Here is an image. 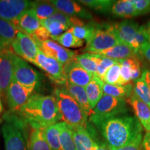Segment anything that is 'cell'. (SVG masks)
I'll return each instance as SVG.
<instances>
[{"label":"cell","instance_id":"obj_1","mask_svg":"<svg viewBox=\"0 0 150 150\" xmlns=\"http://www.w3.org/2000/svg\"><path fill=\"white\" fill-rule=\"evenodd\" d=\"M93 122L99 129L109 148H119L131 143L142 136V127L136 116L120 114L95 120Z\"/></svg>","mask_w":150,"mask_h":150},{"label":"cell","instance_id":"obj_2","mask_svg":"<svg viewBox=\"0 0 150 150\" xmlns=\"http://www.w3.org/2000/svg\"><path fill=\"white\" fill-rule=\"evenodd\" d=\"M16 115L34 129H44L62 120L57 102L53 95L35 93Z\"/></svg>","mask_w":150,"mask_h":150},{"label":"cell","instance_id":"obj_3","mask_svg":"<svg viewBox=\"0 0 150 150\" xmlns=\"http://www.w3.org/2000/svg\"><path fill=\"white\" fill-rule=\"evenodd\" d=\"M54 97L61 118L71 129L86 128L88 115L81 109L76 100L63 88H56Z\"/></svg>","mask_w":150,"mask_h":150},{"label":"cell","instance_id":"obj_4","mask_svg":"<svg viewBox=\"0 0 150 150\" xmlns=\"http://www.w3.org/2000/svg\"><path fill=\"white\" fill-rule=\"evenodd\" d=\"M6 122L1 127L6 150H27V144L23 132L26 125L16 114H7Z\"/></svg>","mask_w":150,"mask_h":150},{"label":"cell","instance_id":"obj_5","mask_svg":"<svg viewBox=\"0 0 150 150\" xmlns=\"http://www.w3.org/2000/svg\"><path fill=\"white\" fill-rule=\"evenodd\" d=\"M120 43V42L112 31V25L98 24L93 35L88 42H86L83 52L97 54L99 52L113 47Z\"/></svg>","mask_w":150,"mask_h":150},{"label":"cell","instance_id":"obj_6","mask_svg":"<svg viewBox=\"0 0 150 150\" xmlns=\"http://www.w3.org/2000/svg\"><path fill=\"white\" fill-rule=\"evenodd\" d=\"M128 111L127 100L104 94L90 116V121L93 122L111 116L127 113Z\"/></svg>","mask_w":150,"mask_h":150},{"label":"cell","instance_id":"obj_7","mask_svg":"<svg viewBox=\"0 0 150 150\" xmlns=\"http://www.w3.org/2000/svg\"><path fill=\"white\" fill-rule=\"evenodd\" d=\"M13 79L18 83L35 90L40 85L42 76L40 73L28 64L27 61L15 54L13 56Z\"/></svg>","mask_w":150,"mask_h":150},{"label":"cell","instance_id":"obj_8","mask_svg":"<svg viewBox=\"0 0 150 150\" xmlns=\"http://www.w3.org/2000/svg\"><path fill=\"white\" fill-rule=\"evenodd\" d=\"M34 65L42 69L54 83L58 85L65 86L67 79L64 66L57 60L45 55L40 50H38Z\"/></svg>","mask_w":150,"mask_h":150},{"label":"cell","instance_id":"obj_9","mask_svg":"<svg viewBox=\"0 0 150 150\" xmlns=\"http://www.w3.org/2000/svg\"><path fill=\"white\" fill-rule=\"evenodd\" d=\"M140 27L138 23L131 20H124L112 25V31L120 43L130 46L137 54L140 53V48L137 41Z\"/></svg>","mask_w":150,"mask_h":150},{"label":"cell","instance_id":"obj_10","mask_svg":"<svg viewBox=\"0 0 150 150\" xmlns=\"http://www.w3.org/2000/svg\"><path fill=\"white\" fill-rule=\"evenodd\" d=\"M11 48L16 55L34 64L39 49L35 41L29 35L18 31L11 44Z\"/></svg>","mask_w":150,"mask_h":150},{"label":"cell","instance_id":"obj_11","mask_svg":"<svg viewBox=\"0 0 150 150\" xmlns=\"http://www.w3.org/2000/svg\"><path fill=\"white\" fill-rule=\"evenodd\" d=\"M35 90L20 84L13 79L6 92L7 104L11 112H16L24 106L33 94Z\"/></svg>","mask_w":150,"mask_h":150},{"label":"cell","instance_id":"obj_12","mask_svg":"<svg viewBox=\"0 0 150 150\" xmlns=\"http://www.w3.org/2000/svg\"><path fill=\"white\" fill-rule=\"evenodd\" d=\"M35 42L39 50H40L45 55L57 60L63 66L72 62L74 60L75 56H76L75 52L63 47L55 41L50 39L45 42Z\"/></svg>","mask_w":150,"mask_h":150},{"label":"cell","instance_id":"obj_13","mask_svg":"<svg viewBox=\"0 0 150 150\" xmlns=\"http://www.w3.org/2000/svg\"><path fill=\"white\" fill-rule=\"evenodd\" d=\"M11 47H0V93L4 95L13 79V56Z\"/></svg>","mask_w":150,"mask_h":150},{"label":"cell","instance_id":"obj_14","mask_svg":"<svg viewBox=\"0 0 150 150\" xmlns=\"http://www.w3.org/2000/svg\"><path fill=\"white\" fill-rule=\"evenodd\" d=\"M27 0H0V18L14 23L21 15L31 8Z\"/></svg>","mask_w":150,"mask_h":150},{"label":"cell","instance_id":"obj_15","mask_svg":"<svg viewBox=\"0 0 150 150\" xmlns=\"http://www.w3.org/2000/svg\"><path fill=\"white\" fill-rule=\"evenodd\" d=\"M64 70L67 82L84 88L90 83L94 76V75L79 65L74 60L65 65Z\"/></svg>","mask_w":150,"mask_h":150},{"label":"cell","instance_id":"obj_16","mask_svg":"<svg viewBox=\"0 0 150 150\" xmlns=\"http://www.w3.org/2000/svg\"><path fill=\"white\" fill-rule=\"evenodd\" d=\"M50 2L62 13L86 20L93 19V15L91 13L81 6L77 1L71 0H52Z\"/></svg>","mask_w":150,"mask_h":150},{"label":"cell","instance_id":"obj_17","mask_svg":"<svg viewBox=\"0 0 150 150\" xmlns=\"http://www.w3.org/2000/svg\"><path fill=\"white\" fill-rule=\"evenodd\" d=\"M120 64L121 79L123 85L135 81L141 76V68L139 59L137 57L119 60Z\"/></svg>","mask_w":150,"mask_h":150},{"label":"cell","instance_id":"obj_18","mask_svg":"<svg viewBox=\"0 0 150 150\" xmlns=\"http://www.w3.org/2000/svg\"><path fill=\"white\" fill-rule=\"evenodd\" d=\"M127 102L134 109L138 120L147 133L150 132V108L133 93L127 99Z\"/></svg>","mask_w":150,"mask_h":150},{"label":"cell","instance_id":"obj_19","mask_svg":"<svg viewBox=\"0 0 150 150\" xmlns=\"http://www.w3.org/2000/svg\"><path fill=\"white\" fill-rule=\"evenodd\" d=\"M13 24L19 31L29 35H32L41 27L40 21L31 8L24 12Z\"/></svg>","mask_w":150,"mask_h":150},{"label":"cell","instance_id":"obj_20","mask_svg":"<svg viewBox=\"0 0 150 150\" xmlns=\"http://www.w3.org/2000/svg\"><path fill=\"white\" fill-rule=\"evenodd\" d=\"M76 150H92L97 145L95 137L87 128L72 129Z\"/></svg>","mask_w":150,"mask_h":150},{"label":"cell","instance_id":"obj_21","mask_svg":"<svg viewBox=\"0 0 150 150\" xmlns=\"http://www.w3.org/2000/svg\"><path fill=\"white\" fill-rule=\"evenodd\" d=\"M63 88L76 100V102L78 103L80 107L81 108V109L88 115L91 116L92 115L93 110L91 109V106H90L85 88L73 85V84L69 83L68 82H67L65 86L63 87Z\"/></svg>","mask_w":150,"mask_h":150},{"label":"cell","instance_id":"obj_22","mask_svg":"<svg viewBox=\"0 0 150 150\" xmlns=\"http://www.w3.org/2000/svg\"><path fill=\"white\" fill-rule=\"evenodd\" d=\"M97 55L104 56L109 59L119 61V60L137 57V54L130 46L124 43H120L113 47L99 52Z\"/></svg>","mask_w":150,"mask_h":150},{"label":"cell","instance_id":"obj_23","mask_svg":"<svg viewBox=\"0 0 150 150\" xmlns=\"http://www.w3.org/2000/svg\"><path fill=\"white\" fill-rule=\"evenodd\" d=\"M104 82L97 76H94L90 83L85 87L90 106L93 110L104 95Z\"/></svg>","mask_w":150,"mask_h":150},{"label":"cell","instance_id":"obj_24","mask_svg":"<svg viewBox=\"0 0 150 150\" xmlns=\"http://www.w3.org/2000/svg\"><path fill=\"white\" fill-rule=\"evenodd\" d=\"M18 31L13 23L0 18V47H11Z\"/></svg>","mask_w":150,"mask_h":150},{"label":"cell","instance_id":"obj_25","mask_svg":"<svg viewBox=\"0 0 150 150\" xmlns=\"http://www.w3.org/2000/svg\"><path fill=\"white\" fill-rule=\"evenodd\" d=\"M111 13L118 18H131L139 16L132 0L115 1L111 8Z\"/></svg>","mask_w":150,"mask_h":150},{"label":"cell","instance_id":"obj_26","mask_svg":"<svg viewBox=\"0 0 150 150\" xmlns=\"http://www.w3.org/2000/svg\"><path fill=\"white\" fill-rule=\"evenodd\" d=\"M28 150H51L43 129H31L27 144Z\"/></svg>","mask_w":150,"mask_h":150},{"label":"cell","instance_id":"obj_27","mask_svg":"<svg viewBox=\"0 0 150 150\" xmlns=\"http://www.w3.org/2000/svg\"><path fill=\"white\" fill-rule=\"evenodd\" d=\"M31 8L33 11L40 21L46 20L59 12L50 1H32Z\"/></svg>","mask_w":150,"mask_h":150},{"label":"cell","instance_id":"obj_28","mask_svg":"<svg viewBox=\"0 0 150 150\" xmlns=\"http://www.w3.org/2000/svg\"><path fill=\"white\" fill-rule=\"evenodd\" d=\"M133 88L134 86L131 83L124 86L111 85L104 83L103 86L104 94L125 100L130 97L131 94L133 93Z\"/></svg>","mask_w":150,"mask_h":150},{"label":"cell","instance_id":"obj_29","mask_svg":"<svg viewBox=\"0 0 150 150\" xmlns=\"http://www.w3.org/2000/svg\"><path fill=\"white\" fill-rule=\"evenodd\" d=\"M59 125L61 150H76L72 129L64 122H59Z\"/></svg>","mask_w":150,"mask_h":150},{"label":"cell","instance_id":"obj_30","mask_svg":"<svg viewBox=\"0 0 150 150\" xmlns=\"http://www.w3.org/2000/svg\"><path fill=\"white\" fill-rule=\"evenodd\" d=\"M52 40L56 41L60 45L67 48L81 47L83 45V40L76 38L73 34L70 29H68L65 33L56 37H51Z\"/></svg>","mask_w":150,"mask_h":150},{"label":"cell","instance_id":"obj_31","mask_svg":"<svg viewBox=\"0 0 150 150\" xmlns=\"http://www.w3.org/2000/svg\"><path fill=\"white\" fill-rule=\"evenodd\" d=\"M134 83L133 93L150 108V92L143 72L141 76L135 81Z\"/></svg>","mask_w":150,"mask_h":150},{"label":"cell","instance_id":"obj_32","mask_svg":"<svg viewBox=\"0 0 150 150\" xmlns=\"http://www.w3.org/2000/svg\"><path fill=\"white\" fill-rule=\"evenodd\" d=\"M43 131L51 150H61L59 139V122L44 129Z\"/></svg>","mask_w":150,"mask_h":150},{"label":"cell","instance_id":"obj_33","mask_svg":"<svg viewBox=\"0 0 150 150\" xmlns=\"http://www.w3.org/2000/svg\"><path fill=\"white\" fill-rule=\"evenodd\" d=\"M74 61L84 70L95 76L97 64L94 54L85 53L81 55H76L74 58Z\"/></svg>","mask_w":150,"mask_h":150},{"label":"cell","instance_id":"obj_34","mask_svg":"<svg viewBox=\"0 0 150 150\" xmlns=\"http://www.w3.org/2000/svg\"><path fill=\"white\" fill-rule=\"evenodd\" d=\"M79 2L84 6L89 7L97 12L102 13H108L111 12L112 5L115 1L111 0H80Z\"/></svg>","mask_w":150,"mask_h":150},{"label":"cell","instance_id":"obj_35","mask_svg":"<svg viewBox=\"0 0 150 150\" xmlns=\"http://www.w3.org/2000/svg\"><path fill=\"white\" fill-rule=\"evenodd\" d=\"M98 24L90 23L82 26H76L70 29L73 34L81 40H85L88 42L93 36Z\"/></svg>","mask_w":150,"mask_h":150},{"label":"cell","instance_id":"obj_36","mask_svg":"<svg viewBox=\"0 0 150 150\" xmlns=\"http://www.w3.org/2000/svg\"><path fill=\"white\" fill-rule=\"evenodd\" d=\"M94 56H95V59L97 64V72L95 76H97L99 79L103 81L104 75L106 74V72L115 64L117 61L102 56L97 55V54H94Z\"/></svg>","mask_w":150,"mask_h":150},{"label":"cell","instance_id":"obj_37","mask_svg":"<svg viewBox=\"0 0 150 150\" xmlns=\"http://www.w3.org/2000/svg\"><path fill=\"white\" fill-rule=\"evenodd\" d=\"M103 82L111 85L124 86L121 79L120 64L118 61L106 72V74L104 75Z\"/></svg>","mask_w":150,"mask_h":150},{"label":"cell","instance_id":"obj_38","mask_svg":"<svg viewBox=\"0 0 150 150\" xmlns=\"http://www.w3.org/2000/svg\"><path fill=\"white\" fill-rule=\"evenodd\" d=\"M49 19L53 20V21H57L60 23L63 24L69 29L74 27H76V26H82L85 24L84 22L82 20H81L80 19L75 18V17L67 16V15L62 13L59 11L56 13L54 14L50 18H49Z\"/></svg>","mask_w":150,"mask_h":150},{"label":"cell","instance_id":"obj_39","mask_svg":"<svg viewBox=\"0 0 150 150\" xmlns=\"http://www.w3.org/2000/svg\"><path fill=\"white\" fill-rule=\"evenodd\" d=\"M40 24L41 26L45 27L48 30L50 35H51V37L59 36L69 29L63 24L57 21H53L49 18L40 21Z\"/></svg>","mask_w":150,"mask_h":150},{"label":"cell","instance_id":"obj_40","mask_svg":"<svg viewBox=\"0 0 150 150\" xmlns=\"http://www.w3.org/2000/svg\"><path fill=\"white\" fill-rule=\"evenodd\" d=\"M30 36L32 37L35 42H42L49 40V38H51V35L45 27L41 26Z\"/></svg>","mask_w":150,"mask_h":150},{"label":"cell","instance_id":"obj_41","mask_svg":"<svg viewBox=\"0 0 150 150\" xmlns=\"http://www.w3.org/2000/svg\"><path fill=\"white\" fill-rule=\"evenodd\" d=\"M138 15L147 14L150 12V0H132Z\"/></svg>","mask_w":150,"mask_h":150},{"label":"cell","instance_id":"obj_42","mask_svg":"<svg viewBox=\"0 0 150 150\" xmlns=\"http://www.w3.org/2000/svg\"><path fill=\"white\" fill-rule=\"evenodd\" d=\"M142 136H138L136 139L128 145L119 148H110V150H143L142 147Z\"/></svg>","mask_w":150,"mask_h":150},{"label":"cell","instance_id":"obj_43","mask_svg":"<svg viewBox=\"0 0 150 150\" xmlns=\"http://www.w3.org/2000/svg\"><path fill=\"white\" fill-rule=\"evenodd\" d=\"M140 53L150 62V44L149 42L145 43L140 47Z\"/></svg>","mask_w":150,"mask_h":150},{"label":"cell","instance_id":"obj_44","mask_svg":"<svg viewBox=\"0 0 150 150\" xmlns=\"http://www.w3.org/2000/svg\"><path fill=\"white\" fill-rule=\"evenodd\" d=\"M142 147L143 150H150V133H147L144 136Z\"/></svg>","mask_w":150,"mask_h":150},{"label":"cell","instance_id":"obj_45","mask_svg":"<svg viewBox=\"0 0 150 150\" xmlns=\"http://www.w3.org/2000/svg\"><path fill=\"white\" fill-rule=\"evenodd\" d=\"M92 150H110V148L106 145V143L97 144L94 147Z\"/></svg>","mask_w":150,"mask_h":150},{"label":"cell","instance_id":"obj_46","mask_svg":"<svg viewBox=\"0 0 150 150\" xmlns=\"http://www.w3.org/2000/svg\"><path fill=\"white\" fill-rule=\"evenodd\" d=\"M144 29H145V32L146 34V37L148 40V42L150 44V21L148 22L146 25L144 26Z\"/></svg>","mask_w":150,"mask_h":150},{"label":"cell","instance_id":"obj_47","mask_svg":"<svg viewBox=\"0 0 150 150\" xmlns=\"http://www.w3.org/2000/svg\"><path fill=\"white\" fill-rule=\"evenodd\" d=\"M144 74H145V78L146 80V82H147L148 88L149 89V92H150V71L149 70H144L143 71Z\"/></svg>","mask_w":150,"mask_h":150},{"label":"cell","instance_id":"obj_48","mask_svg":"<svg viewBox=\"0 0 150 150\" xmlns=\"http://www.w3.org/2000/svg\"><path fill=\"white\" fill-rule=\"evenodd\" d=\"M2 110H3V105H2V103H1V99H0V113L2 112Z\"/></svg>","mask_w":150,"mask_h":150},{"label":"cell","instance_id":"obj_49","mask_svg":"<svg viewBox=\"0 0 150 150\" xmlns=\"http://www.w3.org/2000/svg\"><path fill=\"white\" fill-rule=\"evenodd\" d=\"M1 122H2V120H1V119H0V125H1Z\"/></svg>","mask_w":150,"mask_h":150},{"label":"cell","instance_id":"obj_50","mask_svg":"<svg viewBox=\"0 0 150 150\" xmlns=\"http://www.w3.org/2000/svg\"><path fill=\"white\" fill-rule=\"evenodd\" d=\"M149 133H150V132H149Z\"/></svg>","mask_w":150,"mask_h":150}]
</instances>
